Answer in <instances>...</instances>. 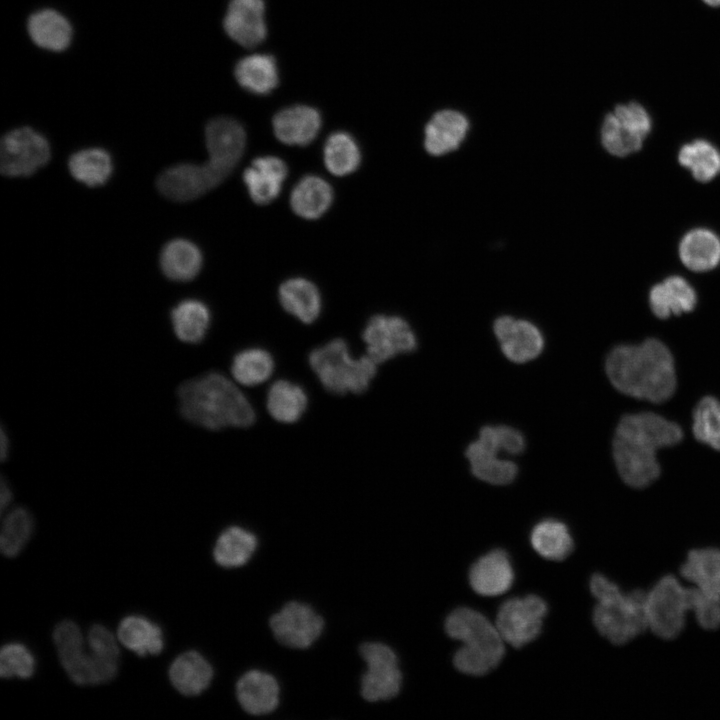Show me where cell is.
<instances>
[{"label":"cell","instance_id":"8","mask_svg":"<svg viewBox=\"0 0 720 720\" xmlns=\"http://www.w3.org/2000/svg\"><path fill=\"white\" fill-rule=\"evenodd\" d=\"M645 606L648 630L663 640H672L683 631L690 612L689 587L674 575H665L646 591Z\"/></svg>","mask_w":720,"mask_h":720},{"label":"cell","instance_id":"46","mask_svg":"<svg viewBox=\"0 0 720 720\" xmlns=\"http://www.w3.org/2000/svg\"><path fill=\"white\" fill-rule=\"evenodd\" d=\"M689 605L690 612L702 629L712 631L720 627V596L690 586Z\"/></svg>","mask_w":720,"mask_h":720},{"label":"cell","instance_id":"23","mask_svg":"<svg viewBox=\"0 0 720 720\" xmlns=\"http://www.w3.org/2000/svg\"><path fill=\"white\" fill-rule=\"evenodd\" d=\"M276 138L286 145L306 146L318 135L321 115L313 107L294 105L279 111L273 117Z\"/></svg>","mask_w":720,"mask_h":720},{"label":"cell","instance_id":"45","mask_svg":"<svg viewBox=\"0 0 720 720\" xmlns=\"http://www.w3.org/2000/svg\"><path fill=\"white\" fill-rule=\"evenodd\" d=\"M35 659L31 651L21 643H8L0 653L2 678H30L35 671Z\"/></svg>","mask_w":720,"mask_h":720},{"label":"cell","instance_id":"4","mask_svg":"<svg viewBox=\"0 0 720 720\" xmlns=\"http://www.w3.org/2000/svg\"><path fill=\"white\" fill-rule=\"evenodd\" d=\"M597 600L593 623L597 631L614 645H624L648 630L646 591H622L602 574H594L589 583Z\"/></svg>","mask_w":720,"mask_h":720},{"label":"cell","instance_id":"48","mask_svg":"<svg viewBox=\"0 0 720 720\" xmlns=\"http://www.w3.org/2000/svg\"><path fill=\"white\" fill-rule=\"evenodd\" d=\"M12 492L8 485V483L5 481V479H2L1 481V511L3 512L5 507L9 505L11 499H12Z\"/></svg>","mask_w":720,"mask_h":720},{"label":"cell","instance_id":"24","mask_svg":"<svg viewBox=\"0 0 720 720\" xmlns=\"http://www.w3.org/2000/svg\"><path fill=\"white\" fill-rule=\"evenodd\" d=\"M53 640L59 660L69 678L78 685H84L90 654L84 652L83 637L79 627L72 621H63L55 627Z\"/></svg>","mask_w":720,"mask_h":720},{"label":"cell","instance_id":"21","mask_svg":"<svg viewBox=\"0 0 720 720\" xmlns=\"http://www.w3.org/2000/svg\"><path fill=\"white\" fill-rule=\"evenodd\" d=\"M205 141L209 157L233 170L244 153L246 133L237 120L218 117L207 124Z\"/></svg>","mask_w":720,"mask_h":720},{"label":"cell","instance_id":"47","mask_svg":"<svg viewBox=\"0 0 720 720\" xmlns=\"http://www.w3.org/2000/svg\"><path fill=\"white\" fill-rule=\"evenodd\" d=\"M88 644L94 655L119 661L120 650L113 634L103 625L95 624L88 632Z\"/></svg>","mask_w":720,"mask_h":720},{"label":"cell","instance_id":"3","mask_svg":"<svg viewBox=\"0 0 720 720\" xmlns=\"http://www.w3.org/2000/svg\"><path fill=\"white\" fill-rule=\"evenodd\" d=\"M177 400L186 421L208 430L246 428L256 417L235 381L216 371L184 381L177 388Z\"/></svg>","mask_w":720,"mask_h":720},{"label":"cell","instance_id":"18","mask_svg":"<svg viewBox=\"0 0 720 720\" xmlns=\"http://www.w3.org/2000/svg\"><path fill=\"white\" fill-rule=\"evenodd\" d=\"M263 0H230L224 29L231 39L244 47H255L266 37Z\"/></svg>","mask_w":720,"mask_h":720},{"label":"cell","instance_id":"32","mask_svg":"<svg viewBox=\"0 0 720 720\" xmlns=\"http://www.w3.org/2000/svg\"><path fill=\"white\" fill-rule=\"evenodd\" d=\"M117 635L123 646L141 657L158 655L164 648L162 629L142 616L131 615L122 619Z\"/></svg>","mask_w":720,"mask_h":720},{"label":"cell","instance_id":"26","mask_svg":"<svg viewBox=\"0 0 720 720\" xmlns=\"http://www.w3.org/2000/svg\"><path fill=\"white\" fill-rule=\"evenodd\" d=\"M681 577L691 586L720 596V549L695 548L688 552L680 566Z\"/></svg>","mask_w":720,"mask_h":720},{"label":"cell","instance_id":"7","mask_svg":"<svg viewBox=\"0 0 720 720\" xmlns=\"http://www.w3.org/2000/svg\"><path fill=\"white\" fill-rule=\"evenodd\" d=\"M308 362L322 386L337 395L365 392L377 373V364L370 357H353L341 338L313 349Z\"/></svg>","mask_w":720,"mask_h":720},{"label":"cell","instance_id":"50","mask_svg":"<svg viewBox=\"0 0 720 720\" xmlns=\"http://www.w3.org/2000/svg\"><path fill=\"white\" fill-rule=\"evenodd\" d=\"M703 1L710 6H714V7L720 6V0H703Z\"/></svg>","mask_w":720,"mask_h":720},{"label":"cell","instance_id":"29","mask_svg":"<svg viewBox=\"0 0 720 720\" xmlns=\"http://www.w3.org/2000/svg\"><path fill=\"white\" fill-rule=\"evenodd\" d=\"M333 190L330 184L316 175H306L294 186L290 206L295 214L304 219H317L330 207Z\"/></svg>","mask_w":720,"mask_h":720},{"label":"cell","instance_id":"2","mask_svg":"<svg viewBox=\"0 0 720 720\" xmlns=\"http://www.w3.org/2000/svg\"><path fill=\"white\" fill-rule=\"evenodd\" d=\"M611 384L621 393L654 403L668 400L676 389L674 360L661 341L613 348L605 362Z\"/></svg>","mask_w":720,"mask_h":720},{"label":"cell","instance_id":"41","mask_svg":"<svg viewBox=\"0 0 720 720\" xmlns=\"http://www.w3.org/2000/svg\"><path fill=\"white\" fill-rule=\"evenodd\" d=\"M324 164L336 176L353 173L360 165L361 153L355 139L344 131L332 133L323 148Z\"/></svg>","mask_w":720,"mask_h":720},{"label":"cell","instance_id":"39","mask_svg":"<svg viewBox=\"0 0 720 720\" xmlns=\"http://www.w3.org/2000/svg\"><path fill=\"white\" fill-rule=\"evenodd\" d=\"M531 545L543 558L561 561L573 550V539L567 526L555 519H546L531 531Z\"/></svg>","mask_w":720,"mask_h":720},{"label":"cell","instance_id":"19","mask_svg":"<svg viewBox=\"0 0 720 720\" xmlns=\"http://www.w3.org/2000/svg\"><path fill=\"white\" fill-rule=\"evenodd\" d=\"M235 694L245 712L261 716L273 712L278 707L280 686L272 674L252 669L237 680Z\"/></svg>","mask_w":720,"mask_h":720},{"label":"cell","instance_id":"17","mask_svg":"<svg viewBox=\"0 0 720 720\" xmlns=\"http://www.w3.org/2000/svg\"><path fill=\"white\" fill-rule=\"evenodd\" d=\"M469 131L470 121L463 112L451 108L438 110L424 127V149L431 157H445L461 148Z\"/></svg>","mask_w":720,"mask_h":720},{"label":"cell","instance_id":"33","mask_svg":"<svg viewBox=\"0 0 720 720\" xmlns=\"http://www.w3.org/2000/svg\"><path fill=\"white\" fill-rule=\"evenodd\" d=\"M170 319L175 336L184 343L201 342L209 329L211 314L198 299H185L171 310Z\"/></svg>","mask_w":720,"mask_h":720},{"label":"cell","instance_id":"27","mask_svg":"<svg viewBox=\"0 0 720 720\" xmlns=\"http://www.w3.org/2000/svg\"><path fill=\"white\" fill-rule=\"evenodd\" d=\"M279 301L283 309L305 324L313 323L321 312L318 288L304 278H291L279 287Z\"/></svg>","mask_w":720,"mask_h":720},{"label":"cell","instance_id":"5","mask_svg":"<svg viewBox=\"0 0 720 720\" xmlns=\"http://www.w3.org/2000/svg\"><path fill=\"white\" fill-rule=\"evenodd\" d=\"M449 637L463 645L456 651L453 664L460 672L482 676L495 669L504 653V640L496 625L480 612L461 607L452 611L445 621Z\"/></svg>","mask_w":720,"mask_h":720},{"label":"cell","instance_id":"37","mask_svg":"<svg viewBox=\"0 0 720 720\" xmlns=\"http://www.w3.org/2000/svg\"><path fill=\"white\" fill-rule=\"evenodd\" d=\"M679 251L686 267L707 271L720 261V239L709 230L695 229L684 236Z\"/></svg>","mask_w":720,"mask_h":720},{"label":"cell","instance_id":"38","mask_svg":"<svg viewBox=\"0 0 720 720\" xmlns=\"http://www.w3.org/2000/svg\"><path fill=\"white\" fill-rule=\"evenodd\" d=\"M274 367V359L267 350L250 347L234 355L230 372L236 383L253 387L266 382L272 376Z\"/></svg>","mask_w":720,"mask_h":720},{"label":"cell","instance_id":"49","mask_svg":"<svg viewBox=\"0 0 720 720\" xmlns=\"http://www.w3.org/2000/svg\"><path fill=\"white\" fill-rule=\"evenodd\" d=\"M1 449V459L2 461H5L7 457L9 456V450H10V441L8 438V435L6 434L5 430L1 429V443H0Z\"/></svg>","mask_w":720,"mask_h":720},{"label":"cell","instance_id":"13","mask_svg":"<svg viewBox=\"0 0 720 720\" xmlns=\"http://www.w3.org/2000/svg\"><path fill=\"white\" fill-rule=\"evenodd\" d=\"M362 340L366 355L377 365L417 347L413 329L404 318L396 315L372 316L363 329Z\"/></svg>","mask_w":720,"mask_h":720},{"label":"cell","instance_id":"16","mask_svg":"<svg viewBox=\"0 0 720 720\" xmlns=\"http://www.w3.org/2000/svg\"><path fill=\"white\" fill-rule=\"evenodd\" d=\"M493 332L505 357L518 364L536 359L544 349V336L533 322L501 315L493 322Z\"/></svg>","mask_w":720,"mask_h":720},{"label":"cell","instance_id":"44","mask_svg":"<svg viewBox=\"0 0 720 720\" xmlns=\"http://www.w3.org/2000/svg\"><path fill=\"white\" fill-rule=\"evenodd\" d=\"M695 438L720 451V401L712 396L702 398L693 413Z\"/></svg>","mask_w":720,"mask_h":720},{"label":"cell","instance_id":"40","mask_svg":"<svg viewBox=\"0 0 720 720\" xmlns=\"http://www.w3.org/2000/svg\"><path fill=\"white\" fill-rule=\"evenodd\" d=\"M68 168L76 180L96 187L105 184L110 178L113 164L110 154L104 149L88 148L72 154Z\"/></svg>","mask_w":720,"mask_h":720},{"label":"cell","instance_id":"14","mask_svg":"<svg viewBox=\"0 0 720 720\" xmlns=\"http://www.w3.org/2000/svg\"><path fill=\"white\" fill-rule=\"evenodd\" d=\"M547 609L536 595L512 598L500 606L495 625L506 643L521 648L540 634Z\"/></svg>","mask_w":720,"mask_h":720},{"label":"cell","instance_id":"25","mask_svg":"<svg viewBox=\"0 0 720 720\" xmlns=\"http://www.w3.org/2000/svg\"><path fill=\"white\" fill-rule=\"evenodd\" d=\"M214 670L199 652L186 651L174 659L169 668V679L182 695L197 696L210 685Z\"/></svg>","mask_w":720,"mask_h":720},{"label":"cell","instance_id":"12","mask_svg":"<svg viewBox=\"0 0 720 720\" xmlns=\"http://www.w3.org/2000/svg\"><path fill=\"white\" fill-rule=\"evenodd\" d=\"M49 158L48 141L32 128L11 130L1 139L0 169L5 176H29L44 166Z\"/></svg>","mask_w":720,"mask_h":720},{"label":"cell","instance_id":"9","mask_svg":"<svg viewBox=\"0 0 720 720\" xmlns=\"http://www.w3.org/2000/svg\"><path fill=\"white\" fill-rule=\"evenodd\" d=\"M209 157L203 164L181 163L164 170L156 186L166 198L174 201L194 200L221 184L232 172Z\"/></svg>","mask_w":720,"mask_h":720},{"label":"cell","instance_id":"20","mask_svg":"<svg viewBox=\"0 0 720 720\" xmlns=\"http://www.w3.org/2000/svg\"><path fill=\"white\" fill-rule=\"evenodd\" d=\"M514 580L508 554L493 550L479 558L470 568L469 583L479 595L494 597L507 592Z\"/></svg>","mask_w":720,"mask_h":720},{"label":"cell","instance_id":"36","mask_svg":"<svg viewBox=\"0 0 720 720\" xmlns=\"http://www.w3.org/2000/svg\"><path fill=\"white\" fill-rule=\"evenodd\" d=\"M28 31L38 46L53 51L64 50L72 36V29L66 18L51 9H44L31 15Z\"/></svg>","mask_w":720,"mask_h":720},{"label":"cell","instance_id":"35","mask_svg":"<svg viewBox=\"0 0 720 720\" xmlns=\"http://www.w3.org/2000/svg\"><path fill=\"white\" fill-rule=\"evenodd\" d=\"M240 86L254 94H268L278 84V69L273 56L254 54L242 58L235 66Z\"/></svg>","mask_w":720,"mask_h":720},{"label":"cell","instance_id":"34","mask_svg":"<svg viewBox=\"0 0 720 720\" xmlns=\"http://www.w3.org/2000/svg\"><path fill=\"white\" fill-rule=\"evenodd\" d=\"M160 266L169 279L189 281L200 272L202 254L194 243L185 239H174L163 247Z\"/></svg>","mask_w":720,"mask_h":720},{"label":"cell","instance_id":"22","mask_svg":"<svg viewBox=\"0 0 720 720\" xmlns=\"http://www.w3.org/2000/svg\"><path fill=\"white\" fill-rule=\"evenodd\" d=\"M288 174L286 163L275 156H261L252 161L243 173V181L253 202L266 205L281 192Z\"/></svg>","mask_w":720,"mask_h":720},{"label":"cell","instance_id":"30","mask_svg":"<svg viewBox=\"0 0 720 720\" xmlns=\"http://www.w3.org/2000/svg\"><path fill=\"white\" fill-rule=\"evenodd\" d=\"M254 533L240 526L224 529L216 539L213 558L223 568H239L248 563L257 549Z\"/></svg>","mask_w":720,"mask_h":720},{"label":"cell","instance_id":"28","mask_svg":"<svg viewBox=\"0 0 720 720\" xmlns=\"http://www.w3.org/2000/svg\"><path fill=\"white\" fill-rule=\"evenodd\" d=\"M649 303L652 312L665 319L691 311L696 304V293L686 280L671 276L651 289Z\"/></svg>","mask_w":720,"mask_h":720},{"label":"cell","instance_id":"1","mask_svg":"<svg viewBox=\"0 0 720 720\" xmlns=\"http://www.w3.org/2000/svg\"><path fill=\"white\" fill-rule=\"evenodd\" d=\"M683 432L674 422L651 413L628 414L619 421L613 438V458L622 480L644 488L660 474L658 449L681 441Z\"/></svg>","mask_w":720,"mask_h":720},{"label":"cell","instance_id":"6","mask_svg":"<svg viewBox=\"0 0 720 720\" xmlns=\"http://www.w3.org/2000/svg\"><path fill=\"white\" fill-rule=\"evenodd\" d=\"M526 447L523 434L509 425L483 426L477 439L471 442L465 455L472 474L492 485L511 483L518 474V466L502 456H517Z\"/></svg>","mask_w":720,"mask_h":720},{"label":"cell","instance_id":"31","mask_svg":"<svg viewBox=\"0 0 720 720\" xmlns=\"http://www.w3.org/2000/svg\"><path fill=\"white\" fill-rule=\"evenodd\" d=\"M308 397L298 384L285 379L273 382L266 395V407L270 416L280 423L297 422L306 411Z\"/></svg>","mask_w":720,"mask_h":720},{"label":"cell","instance_id":"15","mask_svg":"<svg viewBox=\"0 0 720 720\" xmlns=\"http://www.w3.org/2000/svg\"><path fill=\"white\" fill-rule=\"evenodd\" d=\"M324 620L310 605L289 601L269 619L275 639L288 648L306 649L320 637Z\"/></svg>","mask_w":720,"mask_h":720},{"label":"cell","instance_id":"43","mask_svg":"<svg viewBox=\"0 0 720 720\" xmlns=\"http://www.w3.org/2000/svg\"><path fill=\"white\" fill-rule=\"evenodd\" d=\"M33 528V517L26 508L17 507L9 511L1 528V552L7 557L19 554L30 539Z\"/></svg>","mask_w":720,"mask_h":720},{"label":"cell","instance_id":"10","mask_svg":"<svg viewBox=\"0 0 720 720\" xmlns=\"http://www.w3.org/2000/svg\"><path fill=\"white\" fill-rule=\"evenodd\" d=\"M359 654L366 665L360 680L362 698L379 702L396 697L401 689L402 674L393 649L382 642L368 641L360 645Z\"/></svg>","mask_w":720,"mask_h":720},{"label":"cell","instance_id":"11","mask_svg":"<svg viewBox=\"0 0 720 720\" xmlns=\"http://www.w3.org/2000/svg\"><path fill=\"white\" fill-rule=\"evenodd\" d=\"M650 129L651 119L640 104H619L604 117L600 139L608 153L624 157L641 148Z\"/></svg>","mask_w":720,"mask_h":720},{"label":"cell","instance_id":"42","mask_svg":"<svg viewBox=\"0 0 720 720\" xmlns=\"http://www.w3.org/2000/svg\"><path fill=\"white\" fill-rule=\"evenodd\" d=\"M678 160L700 182H708L720 172V152L705 140H695L682 146Z\"/></svg>","mask_w":720,"mask_h":720}]
</instances>
